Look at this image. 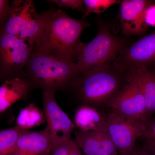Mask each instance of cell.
I'll use <instances>...</instances> for the list:
<instances>
[{
  "label": "cell",
  "instance_id": "6da1fadb",
  "mask_svg": "<svg viewBox=\"0 0 155 155\" xmlns=\"http://www.w3.org/2000/svg\"><path fill=\"white\" fill-rule=\"evenodd\" d=\"M41 14L44 20V28L32 54H48L76 63L86 44L81 40V36L83 31L91 26V23L69 17L65 11L53 6Z\"/></svg>",
  "mask_w": 155,
  "mask_h": 155
},
{
  "label": "cell",
  "instance_id": "7a4b0ae2",
  "mask_svg": "<svg viewBox=\"0 0 155 155\" xmlns=\"http://www.w3.org/2000/svg\"><path fill=\"white\" fill-rule=\"evenodd\" d=\"M128 75V70L114 62L106 63L76 75L64 91L80 105L107 107L125 85Z\"/></svg>",
  "mask_w": 155,
  "mask_h": 155
},
{
  "label": "cell",
  "instance_id": "3957f363",
  "mask_svg": "<svg viewBox=\"0 0 155 155\" xmlns=\"http://www.w3.org/2000/svg\"><path fill=\"white\" fill-rule=\"evenodd\" d=\"M32 89L64 91L77 75L76 64L52 55L32 54L25 68Z\"/></svg>",
  "mask_w": 155,
  "mask_h": 155
},
{
  "label": "cell",
  "instance_id": "277c9868",
  "mask_svg": "<svg viewBox=\"0 0 155 155\" xmlns=\"http://www.w3.org/2000/svg\"><path fill=\"white\" fill-rule=\"evenodd\" d=\"M97 33L85 44L76 61L77 75L106 63L113 62L127 47L126 40L116 36L102 21H97Z\"/></svg>",
  "mask_w": 155,
  "mask_h": 155
},
{
  "label": "cell",
  "instance_id": "5b68a950",
  "mask_svg": "<svg viewBox=\"0 0 155 155\" xmlns=\"http://www.w3.org/2000/svg\"><path fill=\"white\" fill-rule=\"evenodd\" d=\"M12 11L1 31L28 41L35 45L44 28L41 14L37 12L33 1L13 0Z\"/></svg>",
  "mask_w": 155,
  "mask_h": 155
},
{
  "label": "cell",
  "instance_id": "8992f818",
  "mask_svg": "<svg viewBox=\"0 0 155 155\" xmlns=\"http://www.w3.org/2000/svg\"><path fill=\"white\" fill-rule=\"evenodd\" d=\"M35 45L4 31L0 35V78L4 81L25 77V68Z\"/></svg>",
  "mask_w": 155,
  "mask_h": 155
},
{
  "label": "cell",
  "instance_id": "52a82bcc",
  "mask_svg": "<svg viewBox=\"0 0 155 155\" xmlns=\"http://www.w3.org/2000/svg\"><path fill=\"white\" fill-rule=\"evenodd\" d=\"M107 132L119 155H127L144 132L148 121L130 119L109 111L106 115Z\"/></svg>",
  "mask_w": 155,
  "mask_h": 155
},
{
  "label": "cell",
  "instance_id": "ba28073f",
  "mask_svg": "<svg viewBox=\"0 0 155 155\" xmlns=\"http://www.w3.org/2000/svg\"><path fill=\"white\" fill-rule=\"evenodd\" d=\"M127 81L107 107L111 112L130 119L148 121L145 101L137 79L130 71Z\"/></svg>",
  "mask_w": 155,
  "mask_h": 155
},
{
  "label": "cell",
  "instance_id": "9c48e42d",
  "mask_svg": "<svg viewBox=\"0 0 155 155\" xmlns=\"http://www.w3.org/2000/svg\"><path fill=\"white\" fill-rule=\"evenodd\" d=\"M55 91H43L44 111L46 128L53 146L61 144L71 138L75 124L60 107L55 98Z\"/></svg>",
  "mask_w": 155,
  "mask_h": 155
},
{
  "label": "cell",
  "instance_id": "30bf717a",
  "mask_svg": "<svg viewBox=\"0 0 155 155\" xmlns=\"http://www.w3.org/2000/svg\"><path fill=\"white\" fill-rule=\"evenodd\" d=\"M114 63L126 70L139 67L155 70V31L126 47Z\"/></svg>",
  "mask_w": 155,
  "mask_h": 155
},
{
  "label": "cell",
  "instance_id": "8fae6325",
  "mask_svg": "<svg viewBox=\"0 0 155 155\" xmlns=\"http://www.w3.org/2000/svg\"><path fill=\"white\" fill-rule=\"evenodd\" d=\"M152 1L125 0L121 3L119 12L122 33L125 36L139 35L144 34L148 26L145 20V14Z\"/></svg>",
  "mask_w": 155,
  "mask_h": 155
},
{
  "label": "cell",
  "instance_id": "7c38bea8",
  "mask_svg": "<svg viewBox=\"0 0 155 155\" xmlns=\"http://www.w3.org/2000/svg\"><path fill=\"white\" fill-rule=\"evenodd\" d=\"M52 147L46 128L35 132L28 131L18 140L15 155H48Z\"/></svg>",
  "mask_w": 155,
  "mask_h": 155
},
{
  "label": "cell",
  "instance_id": "4fadbf2b",
  "mask_svg": "<svg viewBox=\"0 0 155 155\" xmlns=\"http://www.w3.org/2000/svg\"><path fill=\"white\" fill-rule=\"evenodd\" d=\"M32 89L26 77L14 78L4 81L0 87L1 114L14 103L26 98Z\"/></svg>",
  "mask_w": 155,
  "mask_h": 155
},
{
  "label": "cell",
  "instance_id": "5bb4252c",
  "mask_svg": "<svg viewBox=\"0 0 155 155\" xmlns=\"http://www.w3.org/2000/svg\"><path fill=\"white\" fill-rule=\"evenodd\" d=\"M91 106L81 105L75 111L74 124L81 131H107L106 116Z\"/></svg>",
  "mask_w": 155,
  "mask_h": 155
},
{
  "label": "cell",
  "instance_id": "9a60e30c",
  "mask_svg": "<svg viewBox=\"0 0 155 155\" xmlns=\"http://www.w3.org/2000/svg\"><path fill=\"white\" fill-rule=\"evenodd\" d=\"M138 81L145 101L147 115L150 119L155 114V70L139 67L128 69Z\"/></svg>",
  "mask_w": 155,
  "mask_h": 155
},
{
  "label": "cell",
  "instance_id": "2e32d148",
  "mask_svg": "<svg viewBox=\"0 0 155 155\" xmlns=\"http://www.w3.org/2000/svg\"><path fill=\"white\" fill-rule=\"evenodd\" d=\"M45 121L44 110H40L34 104H30L19 112L17 119V125L29 130L31 128L40 126Z\"/></svg>",
  "mask_w": 155,
  "mask_h": 155
},
{
  "label": "cell",
  "instance_id": "e0dca14e",
  "mask_svg": "<svg viewBox=\"0 0 155 155\" xmlns=\"http://www.w3.org/2000/svg\"><path fill=\"white\" fill-rule=\"evenodd\" d=\"M29 131L16 125L0 131V155H15L17 142L22 134Z\"/></svg>",
  "mask_w": 155,
  "mask_h": 155
},
{
  "label": "cell",
  "instance_id": "ac0fdd59",
  "mask_svg": "<svg viewBox=\"0 0 155 155\" xmlns=\"http://www.w3.org/2000/svg\"><path fill=\"white\" fill-rule=\"evenodd\" d=\"M104 132H84L81 130L74 133L75 140L84 155H96L99 149Z\"/></svg>",
  "mask_w": 155,
  "mask_h": 155
},
{
  "label": "cell",
  "instance_id": "d6986e66",
  "mask_svg": "<svg viewBox=\"0 0 155 155\" xmlns=\"http://www.w3.org/2000/svg\"><path fill=\"white\" fill-rule=\"evenodd\" d=\"M120 1L117 0H84L85 13L82 17V20L90 14L94 13L100 14Z\"/></svg>",
  "mask_w": 155,
  "mask_h": 155
},
{
  "label": "cell",
  "instance_id": "ffe728a7",
  "mask_svg": "<svg viewBox=\"0 0 155 155\" xmlns=\"http://www.w3.org/2000/svg\"><path fill=\"white\" fill-rule=\"evenodd\" d=\"M141 138L144 143L143 147L149 152L155 153V117H152L147 123Z\"/></svg>",
  "mask_w": 155,
  "mask_h": 155
},
{
  "label": "cell",
  "instance_id": "44dd1931",
  "mask_svg": "<svg viewBox=\"0 0 155 155\" xmlns=\"http://www.w3.org/2000/svg\"><path fill=\"white\" fill-rule=\"evenodd\" d=\"M118 150L107 132L103 133L99 149L96 155H117Z\"/></svg>",
  "mask_w": 155,
  "mask_h": 155
},
{
  "label": "cell",
  "instance_id": "7402d4cb",
  "mask_svg": "<svg viewBox=\"0 0 155 155\" xmlns=\"http://www.w3.org/2000/svg\"><path fill=\"white\" fill-rule=\"evenodd\" d=\"M47 2L55 4L60 8L76 10L84 14L85 13L83 1L81 0H48Z\"/></svg>",
  "mask_w": 155,
  "mask_h": 155
},
{
  "label": "cell",
  "instance_id": "603a6c76",
  "mask_svg": "<svg viewBox=\"0 0 155 155\" xmlns=\"http://www.w3.org/2000/svg\"><path fill=\"white\" fill-rule=\"evenodd\" d=\"M11 2L8 0H0V27L2 28L11 16Z\"/></svg>",
  "mask_w": 155,
  "mask_h": 155
},
{
  "label": "cell",
  "instance_id": "cb8c5ba5",
  "mask_svg": "<svg viewBox=\"0 0 155 155\" xmlns=\"http://www.w3.org/2000/svg\"><path fill=\"white\" fill-rule=\"evenodd\" d=\"M70 139L61 144L53 146L50 155H69Z\"/></svg>",
  "mask_w": 155,
  "mask_h": 155
},
{
  "label": "cell",
  "instance_id": "d4e9b609",
  "mask_svg": "<svg viewBox=\"0 0 155 155\" xmlns=\"http://www.w3.org/2000/svg\"><path fill=\"white\" fill-rule=\"evenodd\" d=\"M145 20L148 26L155 27V5L148 7L145 14Z\"/></svg>",
  "mask_w": 155,
  "mask_h": 155
},
{
  "label": "cell",
  "instance_id": "484cf974",
  "mask_svg": "<svg viewBox=\"0 0 155 155\" xmlns=\"http://www.w3.org/2000/svg\"><path fill=\"white\" fill-rule=\"evenodd\" d=\"M69 155H82L80 147L76 143L75 140L71 138L70 140V147Z\"/></svg>",
  "mask_w": 155,
  "mask_h": 155
},
{
  "label": "cell",
  "instance_id": "4316f807",
  "mask_svg": "<svg viewBox=\"0 0 155 155\" xmlns=\"http://www.w3.org/2000/svg\"><path fill=\"white\" fill-rule=\"evenodd\" d=\"M127 155H155L149 152L144 147L137 148L134 147L133 150Z\"/></svg>",
  "mask_w": 155,
  "mask_h": 155
},
{
  "label": "cell",
  "instance_id": "83f0119b",
  "mask_svg": "<svg viewBox=\"0 0 155 155\" xmlns=\"http://www.w3.org/2000/svg\"><path fill=\"white\" fill-rule=\"evenodd\" d=\"M154 154L155 155V153H154Z\"/></svg>",
  "mask_w": 155,
  "mask_h": 155
},
{
  "label": "cell",
  "instance_id": "f1b7e54d",
  "mask_svg": "<svg viewBox=\"0 0 155 155\" xmlns=\"http://www.w3.org/2000/svg\"></svg>",
  "mask_w": 155,
  "mask_h": 155
}]
</instances>
